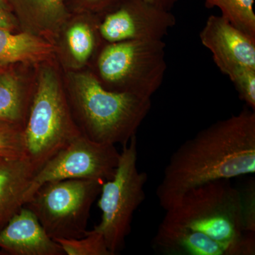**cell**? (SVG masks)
<instances>
[{
  "instance_id": "1",
  "label": "cell",
  "mask_w": 255,
  "mask_h": 255,
  "mask_svg": "<svg viewBox=\"0 0 255 255\" xmlns=\"http://www.w3.org/2000/svg\"><path fill=\"white\" fill-rule=\"evenodd\" d=\"M255 172V112L244 109L217 121L173 152L156 191L168 209L187 191L205 183Z\"/></svg>"
},
{
  "instance_id": "2",
  "label": "cell",
  "mask_w": 255,
  "mask_h": 255,
  "mask_svg": "<svg viewBox=\"0 0 255 255\" xmlns=\"http://www.w3.org/2000/svg\"><path fill=\"white\" fill-rule=\"evenodd\" d=\"M65 80L74 122L82 135L98 143H128L152 107L151 98L107 90L92 70L69 71Z\"/></svg>"
},
{
  "instance_id": "3",
  "label": "cell",
  "mask_w": 255,
  "mask_h": 255,
  "mask_svg": "<svg viewBox=\"0 0 255 255\" xmlns=\"http://www.w3.org/2000/svg\"><path fill=\"white\" fill-rule=\"evenodd\" d=\"M165 211L164 222L203 233L227 247L231 255H255V233L245 231L241 193L231 179L193 188Z\"/></svg>"
},
{
  "instance_id": "4",
  "label": "cell",
  "mask_w": 255,
  "mask_h": 255,
  "mask_svg": "<svg viewBox=\"0 0 255 255\" xmlns=\"http://www.w3.org/2000/svg\"><path fill=\"white\" fill-rule=\"evenodd\" d=\"M33 97L23 127L25 156L37 171L80 135L58 70L52 61L38 65Z\"/></svg>"
},
{
  "instance_id": "5",
  "label": "cell",
  "mask_w": 255,
  "mask_h": 255,
  "mask_svg": "<svg viewBox=\"0 0 255 255\" xmlns=\"http://www.w3.org/2000/svg\"><path fill=\"white\" fill-rule=\"evenodd\" d=\"M165 46L163 40L104 43L92 71L110 91L151 98L167 70Z\"/></svg>"
},
{
  "instance_id": "6",
  "label": "cell",
  "mask_w": 255,
  "mask_h": 255,
  "mask_svg": "<svg viewBox=\"0 0 255 255\" xmlns=\"http://www.w3.org/2000/svg\"><path fill=\"white\" fill-rule=\"evenodd\" d=\"M114 177L102 184L98 205L100 223L93 231L103 236L112 255L120 253L131 231L133 214L145 199V172L137 167L136 135L122 146Z\"/></svg>"
},
{
  "instance_id": "7",
  "label": "cell",
  "mask_w": 255,
  "mask_h": 255,
  "mask_svg": "<svg viewBox=\"0 0 255 255\" xmlns=\"http://www.w3.org/2000/svg\"><path fill=\"white\" fill-rule=\"evenodd\" d=\"M103 182L64 179L43 184L26 201L48 236L77 239L85 236L90 211Z\"/></svg>"
},
{
  "instance_id": "8",
  "label": "cell",
  "mask_w": 255,
  "mask_h": 255,
  "mask_svg": "<svg viewBox=\"0 0 255 255\" xmlns=\"http://www.w3.org/2000/svg\"><path fill=\"white\" fill-rule=\"evenodd\" d=\"M119 157L116 145L98 143L80 135L37 171L26 192L25 204L47 182L64 179H94L103 183L110 180L115 174Z\"/></svg>"
},
{
  "instance_id": "9",
  "label": "cell",
  "mask_w": 255,
  "mask_h": 255,
  "mask_svg": "<svg viewBox=\"0 0 255 255\" xmlns=\"http://www.w3.org/2000/svg\"><path fill=\"white\" fill-rule=\"evenodd\" d=\"M98 17V31L105 43L163 40L176 18L144 0H122Z\"/></svg>"
},
{
  "instance_id": "10",
  "label": "cell",
  "mask_w": 255,
  "mask_h": 255,
  "mask_svg": "<svg viewBox=\"0 0 255 255\" xmlns=\"http://www.w3.org/2000/svg\"><path fill=\"white\" fill-rule=\"evenodd\" d=\"M221 73L229 76L241 68L255 69V40L222 16L211 15L199 34Z\"/></svg>"
},
{
  "instance_id": "11",
  "label": "cell",
  "mask_w": 255,
  "mask_h": 255,
  "mask_svg": "<svg viewBox=\"0 0 255 255\" xmlns=\"http://www.w3.org/2000/svg\"><path fill=\"white\" fill-rule=\"evenodd\" d=\"M0 248L11 255H63L36 215L23 206L0 229Z\"/></svg>"
},
{
  "instance_id": "12",
  "label": "cell",
  "mask_w": 255,
  "mask_h": 255,
  "mask_svg": "<svg viewBox=\"0 0 255 255\" xmlns=\"http://www.w3.org/2000/svg\"><path fill=\"white\" fill-rule=\"evenodd\" d=\"M16 15L23 31L43 37L54 43L69 14L64 0H6Z\"/></svg>"
},
{
  "instance_id": "13",
  "label": "cell",
  "mask_w": 255,
  "mask_h": 255,
  "mask_svg": "<svg viewBox=\"0 0 255 255\" xmlns=\"http://www.w3.org/2000/svg\"><path fill=\"white\" fill-rule=\"evenodd\" d=\"M152 246L161 255H231L227 247L204 233L163 221L152 239Z\"/></svg>"
},
{
  "instance_id": "14",
  "label": "cell",
  "mask_w": 255,
  "mask_h": 255,
  "mask_svg": "<svg viewBox=\"0 0 255 255\" xmlns=\"http://www.w3.org/2000/svg\"><path fill=\"white\" fill-rule=\"evenodd\" d=\"M37 169L26 156L0 157V229L24 206Z\"/></svg>"
},
{
  "instance_id": "15",
  "label": "cell",
  "mask_w": 255,
  "mask_h": 255,
  "mask_svg": "<svg viewBox=\"0 0 255 255\" xmlns=\"http://www.w3.org/2000/svg\"><path fill=\"white\" fill-rule=\"evenodd\" d=\"M59 34H63L61 51L69 71L80 70L86 66L105 42L98 31V17L85 16L65 23ZM58 34V35H59Z\"/></svg>"
},
{
  "instance_id": "16",
  "label": "cell",
  "mask_w": 255,
  "mask_h": 255,
  "mask_svg": "<svg viewBox=\"0 0 255 255\" xmlns=\"http://www.w3.org/2000/svg\"><path fill=\"white\" fill-rule=\"evenodd\" d=\"M55 53L54 43L43 37L0 28V65H38L52 61Z\"/></svg>"
},
{
  "instance_id": "17",
  "label": "cell",
  "mask_w": 255,
  "mask_h": 255,
  "mask_svg": "<svg viewBox=\"0 0 255 255\" xmlns=\"http://www.w3.org/2000/svg\"><path fill=\"white\" fill-rule=\"evenodd\" d=\"M34 84L9 66L0 69V121L24 127Z\"/></svg>"
},
{
  "instance_id": "18",
  "label": "cell",
  "mask_w": 255,
  "mask_h": 255,
  "mask_svg": "<svg viewBox=\"0 0 255 255\" xmlns=\"http://www.w3.org/2000/svg\"><path fill=\"white\" fill-rule=\"evenodd\" d=\"M208 9L219 8L221 16L255 40V0H203Z\"/></svg>"
},
{
  "instance_id": "19",
  "label": "cell",
  "mask_w": 255,
  "mask_h": 255,
  "mask_svg": "<svg viewBox=\"0 0 255 255\" xmlns=\"http://www.w3.org/2000/svg\"><path fill=\"white\" fill-rule=\"evenodd\" d=\"M65 255H112L107 248L103 236L93 230L87 231L85 236L77 239H54Z\"/></svg>"
},
{
  "instance_id": "20",
  "label": "cell",
  "mask_w": 255,
  "mask_h": 255,
  "mask_svg": "<svg viewBox=\"0 0 255 255\" xmlns=\"http://www.w3.org/2000/svg\"><path fill=\"white\" fill-rule=\"evenodd\" d=\"M25 156L23 127L0 121V157Z\"/></svg>"
},
{
  "instance_id": "21",
  "label": "cell",
  "mask_w": 255,
  "mask_h": 255,
  "mask_svg": "<svg viewBox=\"0 0 255 255\" xmlns=\"http://www.w3.org/2000/svg\"><path fill=\"white\" fill-rule=\"evenodd\" d=\"M237 90L240 99L255 111V69L241 68L228 76Z\"/></svg>"
},
{
  "instance_id": "22",
  "label": "cell",
  "mask_w": 255,
  "mask_h": 255,
  "mask_svg": "<svg viewBox=\"0 0 255 255\" xmlns=\"http://www.w3.org/2000/svg\"><path fill=\"white\" fill-rule=\"evenodd\" d=\"M241 193L243 225L246 232L255 233V181L251 179Z\"/></svg>"
},
{
  "instance_id": "23",
  "label": "cell",
  "mask_w": 255,
  "mask_h": 255,
  "mask_svg": "<svg viewBox=\"0 0 255 255\" xmlns=\"http://www.w3.org/2000/svg\"><path fill=\"white\" fill-rule=\"evenodd\" d=\"M82 1L87 5V8L100 14L112 9L114 6L119 4L122 0H82Z\"/></svg>"
},
{
  "instance_id": "24",
  "label": "cell",
  "mask_w": 255,
  "mask_h": 255,
  "mask_svg": "<svg viewBox=\"0 0 255 255\" xmlns=\"http://www.w3.org/2000/svg\"><path fill=\"white\" fill-rule=\"evenodd\" d=\"M18 26L16 17L10 13L9 10L0 8V28L14 31Z\"/></svg>"
},
{
  "instance_id": "25",
  "label": "cell",
  "mask_w": 255,
  "mask_h": 255,
  "mask_svg": "<svg viewBox=\"0 0 255 255\" xmlns=\"http://www.w3.org/2000/svg\"><path fill=\"white\" fill-rule=\"evenodd\" d=\"M144 1L159 9L171 11L179 0H144Z\"/></svg>"
},
{
  "instance_id": "26",
  "label": "cell",
  "mask_w": 255,
  "mask_h": 255,
  "mask_svg": "<svg viewBox=\"0 0 255 255\" xmlns=\"http://www.w3.org/2000/svg\"><path fill=\"white\" fill-rule=\"evenodd\" d=\"M0 8L2 9L9 10V6L6 2V0H0Z\"/></svg>"
},
{
  "instance_id": "27",
  "label": "cell",
  "mask_w": 255,
  "mask_h": 255,
  "mask_svg": "<svg viewBox=\"0 0 255 255\" xmlns=\"http://www.w3.org/2000/svg\"><path fill=\"white\" fill-rule=\"evenodd\" d=\"M5 67H6V66H3V65H0V69L5 68Z\"/></svg>"
}]
</instances>
